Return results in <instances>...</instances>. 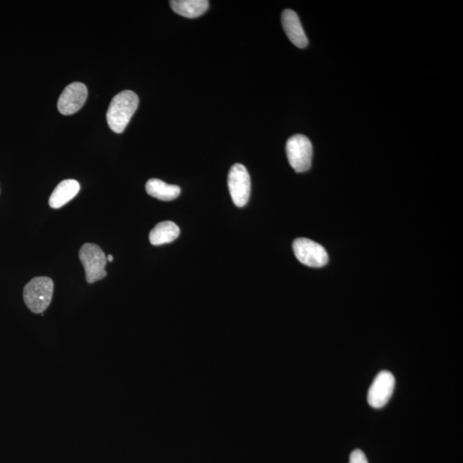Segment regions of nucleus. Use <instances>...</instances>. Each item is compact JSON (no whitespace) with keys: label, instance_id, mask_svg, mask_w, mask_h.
<instances>
[{"label":"nucleus","instance_id":"1","mask_svg":"<svg viewBox=\"0 0 463 463\" xmlns=\"http://www.w3.org/2000/svg\"><path fill=\"white\" fill-rule=\"evenodd\" d=\"M138 96L131 91L119 93L112 98L107 112L109 127L115 133H122L138 107Z\"/></svg>","mask_w":463,"mask_h":463},{"label":"nucleus","instance_id":"2","mask_svg":"<svg viewBox=\"0 0 463 463\" xmlns=\"http://www.w3.org/2000/svg\"><path fill=\"white\" fill-rule=\"evenodd\" d=\"M53 282L46 276L34 278L23 289V301L34 313H44L51 304Z\"/></svg>","mask_w":463,"mask_h":463},{"label":"nucleus","instance_id":"3","mask_svg":"<svg viewBox=\"0 0 463 463\" xmlns=\"http://www.w3.org/2000/svg\"><path fill=\"white\" fill-rule=\"evenodd\" d=\"M79 259L84 268L89 283H94L106 278L107 256L102 248L96 244L87 243L81 247Z\"/></svg>","mask_w":463,"mask_h":463},{"label":"nucleus","instance_id":"4","mask_svg":"<svg viewBox=\"0 0 463 463\" xmlns=\"http://www.w3.org/2000/svg\"><path fill=\"white\" fill-rule=\"evenodd\" d=\"M286 152L289 164L295 172L304 173L310 169L313 150L306 136L298 134L287 140Z\"/></svg>","mask_w":463,"mask_h":463},{"label":"nucleus","instance_id":"5","mask_svg":"<svg viewBox=\"0 0 463 463\" xmlns=\"http://www.w3.org/2000/svg\"><path fill=\"white\" fill-rule=\"evenodd\" d=\"M228 185L233 204L238 207L247 205L251 195V178L246 167L236 163L231 167Z\"/></svg>","mask_w":463,"mask_h":463},{"label":"nucleus","instance_id":"6","mask_svg":"<svg viewBox=\"0 0 463 463\" xmlns=\"http://www.w3.org/2000/svg\"><path fill=\"white\" fill-rule=\"evenodd\" d=\"M293 249L297 259L306 266L321 268L329 262V256L324 247L314 241L299 238L294 241Z\"/></svg>","mask_w":463,"mask_h":463},{"label":"nucleus","instance_id":"7","mask_svg":"<svg viewBox=\"0 0 463 463\" xmlns=\"http://www.w3.org/2000/svg\"><path fill=\"white\" fill-rule=\"evenodd\" d=\"M395 388V377L388 371H382L377 374L370 387L367 400L373 408H381L390 400Z\"/></svg>","mask_w":463,"mask_h":463},{"label":"nucleus","instance_id":"8","mask_svg":"<svg viewBox=\"0 0 463 463\" xmlns=\"http://www.w3.org/2000/svg\"><path fill=\"white\" fill-rule=\"evenodd\" d=\"M88 96V89L84 84L75 81L68 85L58 100V110L61 115H72L84 107Z\"/></svg>","mask_w":463,"mask_h":463},{"label":"nucleus","instance_id":"9","mask_svg":"<svg viewBox=\"0 0 463 463\" xmlns=\"http://www.w3.org/2000/svg\"><path fill=\"white\" fill-rule=\"evenodd\" d=\"M282 22L285 33L292 44L299 48H305L308 45V40L302 28L298 15L292 10H285L282 15Z\"/></svg>","mask_w":463,"mask_h":463},{"label":"nucleus","instance_id":"10","mask_svg":"<svg viewBox=\"0 0 463 463\" xmlns=\"http://www.w3.org/2000/svg\"><path fill=\"white\" fill-rule=\"evenodd\" d=\"M79 190V183L75 180H65L60 182L49 198L50 207L53 209L63 207L77 195Z\"/></svg>","mask_w":463,"mask_h":463},{"label":"nucleus","instance_id":"11","mask_svg":"<svg viewBox=\"0 0 463 463\" xmlns=\"http://www.w3.org/2000/svg\"><path fill=\"white\" fill-rule=\"evenodd\" d=\"M209 6L207 0H172L170 6L175 13L188 18H196L204 14Z\"/></svg>","mask_w":463,"mask_h":463},{"label":"nucleus","instance_id":"12","mask_svg":"<svg viewBox=\"0 0 463 463\" xmlns=\"http://www.w3.org/2000/svg\"><path fill=\"white\" fill-rule=\"evenodd\" d=\"M180 228L173 221H162L158 223L150 233V241L153 246L173 242L180 236Z\"/></svg>","mask_w":463,"mask_h":463},{"label":"nucleus","instance_id":"13","mask_svg":"<svg viewBox=\"0 0 463 463\" xmlns=\"http://www.w3.org/2000/svg\"><path fill=\"white\" fill-rule=\"evenodd\" d=\"M146 192L150 196L162 201H172L180 196V186L167 184L158 178H151L146 184Z\"/></svg>","mask_w":463,"mask_h":463},{"label":"nucleus","instance_id":"14","mask_svg":"<svg viewBox=\"0 0 463 463\" xmlns=\"http://www.w3.org/2000/svg\"><path fill=\"white\" fill-rule=\"evenodd\" d=\"M349 463H368L367 458L360 450H353Z\"/></svg>","mask_w":463,"mask_h":463},{"label":"nucleus","instance_id":"15","mask_svg":"<svg viewBox=\"0 0 463 463\" xmlns=\"http://www.w3.org/2000/svg\"><path fill=\"white\" fill-rule=\"evenodd\" d=\"M107 260L108 261V262H112V261H114V256H112V255H108L107 256Z\"/></svg>","mask_w":463,"mask_h":463}]
</instances>
